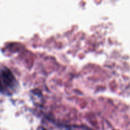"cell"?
Segmentation results:
<instances>
[{"label":"cell","mask_w":130,"mask_h":130,"mask_svg":"<svg viewBox=\"0 0 130 130\" xmlns=\"http://www.w3.org/2000/svg\"><path fill=\"white\" fill-rule=\"evenodd\" d=\"M1 78L5 84L10 87H13L15 83V79L11 71L6 67H4L1 71Z\"/></svg>","instance_id":"cell-1"},{"label":"cell","mask_w":130,"mask_h":130,"mask_svg":"<svg viewBox=\"0 0 130 130\" xmlns=\"http://www.w3.org/2000/svg\"><path fill=\"white\" fill-rule=\"evenodd\" d=\"M4 90H5V88H4V86L3 85L2 82H1V77H0V92H3Z\"/></svg>","instance_id":"cell-2"},{"label":"cell","mask_w":130,"mask_h":130,"mask_svg":"<svg viewBox=\"0 0 130 130\" xmlns=\"http://www.w3.org/2000/svg\"><path fill=\"white\" fill-rule=\"evenodd\" d=\"M43 130H47V129H42Z\"/></svg>","instance_id":"cell-3"}]
</instances>
